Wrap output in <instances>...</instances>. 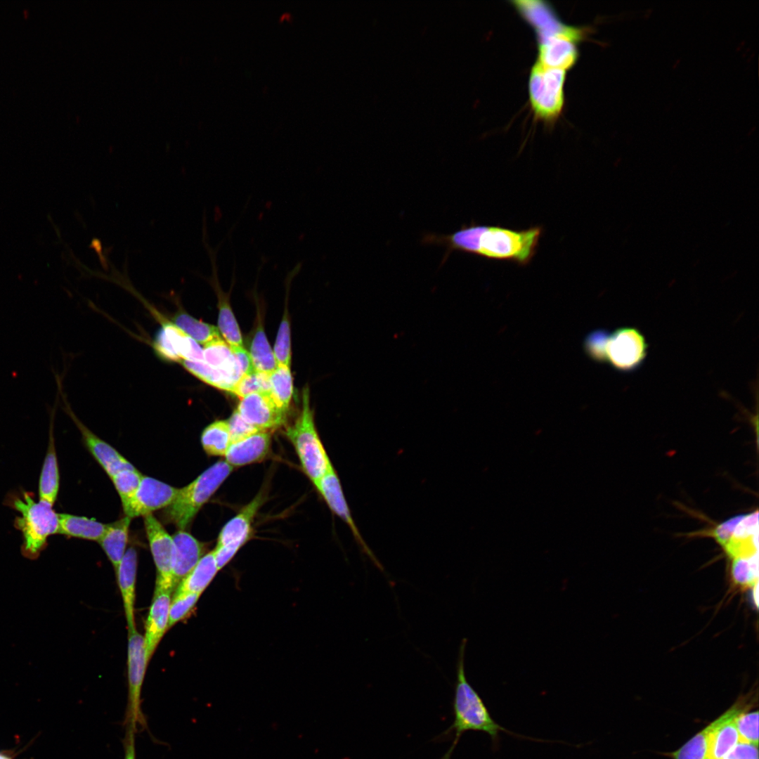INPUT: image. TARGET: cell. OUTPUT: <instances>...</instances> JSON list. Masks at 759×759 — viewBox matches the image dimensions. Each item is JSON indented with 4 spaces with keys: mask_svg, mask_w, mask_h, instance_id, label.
<instances>
[{
    "mask_svg": "<svg viewBox=\"0 0 759 759\" xmlns=\"http://www.w3.org/2000/svg\"><path fill=\"white\" fill-rule=\"evenodd\" d=\"M467 642V639L462 640L458 651L457 679L453 701L454 720L439 737L443 740L453 737L454 739L448 751L441 759L450 758L460 737L467 731L486 732L494 744L498 743L500 732L512 734L494 720L482 699L466 677L465 654Z\"/></svg>",
    "mask_w": 759,
    "mask_h": 759,
    "instance_id": "cell-1",
    "label": "cell"
},
{
    "mask_svg": "<svg viewBox=\"0 0 759 759\" xmlns=\"http://www.w3.org/2000/svg\"><path fill=\"white\" fill-rule=\"evenodd\" d=\"M6 504L20 513L14 525L22 534V554L32 559L37 558L46 546L48 538L59 533L58 514L53 505L35 501L27 491L8 495Z\"/></svg>",
    "mask_w": 759,
    "mask_h": 759,
    "instance_id": "cell-2",
    "label": "cell"
},
{
    "mask_svg": "<svg viewBox=\"0 0 759 759\" xmlns=\"http://www.w3.org/2000/svg\"><path fill=\"white\" fill-rule=\"evenodd\" d=\"M233 469V467L225 460H219L205 469L191 483L179 488L172 503L164 509V521L174 524L180 530H185Z\"/></svg>",
    "mask_w": 759,
    "mask_h": 759,
    "instance_id": "cell-3",
    "label": "cell"
},
{
    "mask_svg": "<svg viewBox=\"0 0 759 759\" xmlns=\"http://www.w3.org/2000/svg\"><path fill=\"white\" fill-rule=\"evenodd\" d=\"M542 233L541 226L513 230L484 225L479 238L476 255L488 259L505 260L521 266L527 265L536 254Z\"/></svg>",
    "mask_w": 759,
    "mask_h": 759,
    "instance_id": "cell-4",
    "label": "cell"
},
{
    "mask_svg": "<svg viewBox=\"0 0 759 759\" xmlns=\"http://www.w3.org/2000/svg\"><path fill=\"white\" fill-rule=\"evenodd\" d=\"M285 434L294 448L304 473L313 484L333 467L315 427L307 387L303 390L300 414L286 429Z\"/></svg>",
    "mask_w": 759,
    "mask_h": 759,
    "instance_id": "cell-5",
    "label": "cell"
},
{
    "mask_svg": "<svg viewBox=\"0 0 759 759\" xmlns=\"http://www.w3.org/2000/svg\"><path fill=\"white\" fill-rule=\"evenodd\" d=\"M566 71L536 62L529 77V98L536 115L545 120L556 118L564 105Z\"/></svg>",
    "mask_w": 759,
    "mask_h": 759,
    "instance_id": "cell-6",
    "label": "cell"
},
{
    "mask_svg": "<svg viewBox=\"0 0 759 759\" xmlns=\"http://www.w3.org/2000/svg\"><path fill=\"white\" fill-rule=\"evenodd\" d=\"M264 501V495L260 492L221 530L213 550L219 570L223 568L249 540L254 519Z\"/></svg>",
    "mask_w": 759,
    "mask_h": 759,
    "instance_id": "cell-7",
    "label": "cell"
},
{
    "mask_svg": "<svg viewBox=\"0 0 759 759\" xmlns=\"http://www.w3.org/2000/svg\"><path fill=\"white\" fill-rule=\"evenodd\" d=\"M647 349L646 339L639 330L620 327L608 335L605 361L619 371H633L642 364Z\"/></svg>",
    "mask_w": 759,
    "mask_h": 759,
    "instance_id": "cell-8",
    "label": "cell"
},
{
    "mask_svg": "<svg viewBox=\"0 0 759 759\" xmlns=\"http://www.w3.org/2000/svg\"><path fill=\"white\" fill-rule=\"evenodd\" d=\"M146 536L157 570L155 591L174 589L173 580L174 542L172 536L153 514L143 517Z\"/></svg>",
    "mask_w": 759,
    "mask_h": 759,
    "instance_id": "cell-9",
    "label": "cell"
},
{
    "mask_svg": "<svg viewBox=\"0 0 759 759\" xmlns=\"http://www.w3.org/2000/svg\"><path fill=\"white\" fill-rule=\"evenodd\" d=\"M144 637L136 629L129 632L127 666L129 682L127 727L136 730L138 723L144 722L141 709V689L146 666Z\"/></svg>",
    "mask_w": 759,
    "mask_h": 759,
    "instance_id": "cell-10",
    "label": "cell"
},
{
    "mask_svg": "<svg viewBox=\"0 0 759 759\" xmlns=\"http://www.w3.org/2000/svg\"><path fill=\"white\" fill-rule=\"evenodd\" d=\"M179 491L155 478L143 476L134 495L122 505L124 514L131 519L165 509L174 500Z\"/></svg>",
    "mask_w": 759,
    "mask_h": 759,
    "instance_id": "cell-11",
    "label": "cell"
},
{
    "mask_svg": "<svg viewBox=\"0 0 759 759\" xmlns=\"http://www.w3.org/2000/svg\"><path fill=\"white\" fill-rule=\"evenodd\" d=\"M153 348L157 355L164 361H204L203 349L198 343L170 322L163 323L158 330Z\"/></svg>",
    "mask_w": 759,
    "mask_h": 759,
    "instance_id": "cell-12",
    "label": "cell"
},
{
    "mask_svg": "<svg viewBox=\"0 0 759 759\" xmlns=\"http://www.w3.org/2000/svg\"><path fill=\"white\" fill-rule=\"evenodd\" d=\"M313 484L332 512L349 526L361 550L368 555L378 569L383 571L382 566L366 545L353 520L339 479L334 467H332L325 475Z\"/></svg>",
    "mask_w": 759,
    "mask_h": 759,
    "instance_id": "cell-13",
    "label": "cell"
},
{
    "mask_svg": "<svg viewBox=\"0 0 759 759\" xmlns=\"http://www.w3.org/2000/svg\"><path fill=\"white\" fill-rule=\"evenodd\" d=\"M236 410L247 422L261 431L279 427L287 416L270 391L253 393L240 398Z\"/></svg>",
    "mask_w": 759,
    "mask_h": 759,
    "instance_id": "cell-14",
    "label": "cell"
},
{
    "mask_svg": "<svg viewBox=\"0 0 759 759\" xmlns=\"http://www.w3.org/2000/svg\"><path fill=\"white\" fill-rule=\"evenodd\" d=\"M513 3L521 15L533 26L539 41L559 35L582 38L583 32L580 29L562 23L546 3L540 1H515Z\"/></svg>",
    "mask_w": 759,
    "mask_h": 759,
    "instance_id": "cell-15",
    "label": "cell"
},
{
    "mask_svg": "<svg viewBox=\"0 0 759 759\" xmlns=\"http://www.w3.org/2000/svg\"><path fill=\"white\" fill-rule=\"evenodd\" d=\"M64 399L65 411L70 415L81 432L88 450L104 469L110 478L120 470L133 468L134 466L109 443L98 437L84 426L72 412L66 398Z\"/></svg>",
    "mask_w": 759,
    "mask_h": 759,
    "instance_id": "cell-16",
    "label": "cell"
},
{
    "mask_svg": "<svg viewBox=\"0 0 759 759\" xmlns=\"http://www.w3.org/2000/svg\"><path fill=\"white\" fill-rule=\"evenodd\" d=\"M171 592L155 591L147 621L144 637L148 661L153 655L161 639L169 629Z\"/></svg>",
    "mask_w": 759,
    "mask_h": 759,
    "instance_id": "cell-17",
    "label": "cell"
},
{
    "mask_svg": "<svg viewBox=\"0 0 759 759\" xmlns=\"http://www.w3.org/2000/svg\"><path fill=\"white\" fill-rule=\"evenodd\" d=\"M172 538L173 580L174 587H177L205 554V545L186 530L179 529Z\"/></svg>",
    "mask_w": 759,
    "mask_h": 759,
    "instance_id": "cell-18",
    "label": "cell"
},
{
    "mask_svg": "<svg viewBox=\"0 0 759 759\" xmlns=\"http://www.w3.org/2000/svg\"><path fill=\"white\" fill-rule=\"evenodd\" d=\"M576 37L559 35L539 41L538 62L544 66L566 70L576 62L578 52Z\"/></svg>",
    "mask_w": 759,
    "mask_h": 759,
    "instance_id": "cell-19",
    "label": "cell"
},
{
    "mask_svg": "<svg viewBox=\"0 0 759 759\" xmlns=\"http://www.w3.org/2000/svg\"><path fill=\"white\" fill-rule=\"evenodd\" d=\"M137 564V552L131 547L126 550L116 570L129 632L136 629L135 603Z\"/></svg>",
    "mask_w": 759,
    "mask_h": 759,
    "instance_id": "cell-20",
    "label": "cell"
},
{
    "mask_svg": "<svg viewBox=\"0 0 759 759\" xmlns=\"http://www.w3.org/2000/svg\"><path fill=\"white\" fill-rule=\"evenodd\" d=\"M271 434L259 431L240 441L231 443L225 461L231 467H240L260 462L268 454Z\"/></svg>",
    "mask_w": 759,
    "mask_h": 759,
    "instance_id": "cell-21",
    "label": "cell"
},
{
    "mask_svg": "<svg viewBox=\"0 0 759 759\" xmlns=\"http://www.w3.org/2000/svg\"><path fill=\"white\" fill-rule=\"evenodd\" d=\"M56 403L51 410L49 439L39 482V500L53 505L60 485V474L53 436V419Z\"/></svg>",
    "mask_w": 759,
    "mask_h": 759,
    "instance_id": "cell-22",
    "label": "cell"
},
{
    "mask_svg": "<svg viewBox=\"0 0 759 759\" xmlns=\"http://www.w3.org/2000/svg\"><path fill=\"white\" fill-rule=\"evenodd\" d=\"M131 519L125 516L108 524L105 533L98 541L115 571L126 551Z\"/></svg>",
    "mask_w": 759,
    "mask_h": 759,
    "instance_id": "cell-23",
    "label": "cell"
},
{
    "mask_svg": "<svg viewBox=\"0 0 759 759\" xmlns=\"http://www.w3.org/2000/svg\"><path fill=\"white\" fill-rule=\"evenodd\" d=\"M213 550L202 556L192 571L179 583L175 592L201 595L219 571Z\"/></svg>",
    "mask_w": 759,
    "mask_h": 759,
    "instance_id": "cell-24",
    "label": "cell"
},
{
    "mask_svg": "<svg viewBox=\"0 0 759 759\" xmlns=\"http://www.w3.org/2000/svg\"><path fill=\"white\" fill-rule=\"evenodd\" d=\"M59 533L69 537L99 541L108 524L86 517L58 514Z\"/></svg>",
    "mask_w": 759,
    "mask_h": 759,
    "instance_id": "cell-25",
    "label": "cell"
},
{
    "mask_svg": "<svg viewBox=\"0 0 759 759\" xmlns=\"http://www.w3.org/2000/svg\"><path fill=\"white\" fill-rule=\"evenodd\" d=\"M203 354L211 367L226 371L238 381L244 375L230 346L221 338L205 344Z\"/></svg>",
    "mask_w": 759,
    "mask_h": 759,
    "instance_id": "cell-26",
    "label": "cell"
},
{
    "mask_svg": "<svg viewBox=\"0 0 759 759\" xmlns=\"http://www.w3.org/2000/svg\"><path fill=\"white\" fill-rule=\"evenodd\" d=\"M183 368L202 382L217 389L232 393L238 380L225 370L211 367L205 361L183 360Z\"/></svg>",
    "mask_w": 759,
    "mask_h": 759,
    "instance_id": "cell-27",
    "label": "cell"
},
{
    "mask_svg": "<svg viewBox=\"0 0 759 759\" xmlns=\"http://www.w3.org/2000/svg\"><path fill=\"white\" fill-rule=\"evenodd\" d=\"M200 440L207 455L225 456L231 443L228 421L217 420L209 424L202 431Z\"/></svg>",
    "mask_w": 759,
    "mask_h": 759,
    "instance_id": "cell-28",
    "label": "cell"
},
{
    "mask_svg": "<svg viewBox=\"0 0 759 759\" xmlns=\"http://www.w3.org/2000/svg\"><path fill=\"white\" fill-rule=\"evenodd\" d=\"M172 323L203 345L221 338L216 327L199 320L185 312L177 313L172 319Z\"/></svg>",
    "mask_w": 759,
    "mask_h": 759,
    "instance_id": "cell-29",
    "label": "cell"
},
{
    "mask_svg": "<svg viewBox=\"0 0 759 759\" xmlns=\"http://www.w3.org/2000/svg\"><path fill=\"white\" fill-rule=\"evenodd\" d=\"M256 372L270 375L278 364L261 325L256 331L249 352Z\"/></svg>",
    "mask_w": 759,
    "mask_h": 759,
    "instance_id": "cell-30",
    "label": "cell"
},
{
    "mask_svg": "<svg viewBox=\"0 0 759 759\" xmlns=\"http://www.w3.org/2000/svg\"><path fill=\"white\" fill-rule=\"evenodd\" d=\"M713 729L712 722L677 750L670 753L673 759H708L709 744Z\"/></svg>",
    "mask_w": 759,
    "mask_h": 759,
    "instance_id": "cell-31",
    "label": "cell"
},
{
    "mask_svg": "<svg viewBox=\"0 0 759 759\" xmlns=\"http://www.w3.org/2000/svg\"><path fill=\"white\" fill-rule=\"evenodd\" d=\"M270 392L277 404L287 412L293 393L290 368L280 365L269 375Z\"/></svg>",
    "mask_w": 759,
    "mask_h": 759,
    "instance_id": "cell-32",
    "label": "cell"
},
{
    "mask_svg": "<svg viewBox=\"0 0 759 759\" xmlns=\"http://www.w3.org/2000/svg\"><path fill=\"white\" fill-rule=\"evenodd\" d=\"M731 559L732 576L737 584L753 587L758 583V552Z\"/></svg>",
    "mask_w": 759,
    "mask_h": 759,
    "instance_id": "cell-33",
    "label": "cell"
},
{
    "mask_svg": "<svg viewBox=\"0 0 759 759\" xmlns=\"http://www.w3.org/2000/svg\"><path fill=\"white\" fill-rule=\"evenodd\" d=\"M142 477L143 475L135 467L120 470L110 477L122 505L134 495Z\"/></svg>",
    "mask_w": 759,
    "mask_h": 759,
    "instance_id": "cell-34",
    "label": "cell"
},
{
    "mask_svg": "<svg viewBox=\"0 0 759 759\" xmlns=\"http://www.w3.org/2000/svg\"><path fill=\"white\" fill-rule=\"evenodd\" d=\"M200 595L191 592H175L171 600L169 628L190 614Z\"/></svg>",
    "mask_w": 759,
    "mask_h": 759,
    "instance_id": "cell-35",
    "label": "cell"
},
{
    "mask_svg": "<svg viewBox=\"0 0 759 759\" xmlns=\"http://www.w3.org/2000/svg\"><path fill=\"white\" fill-rule=\"evenodd\" d=\"M739 741L758 745V711H744L734 718Z\"/></svg>",
    "mask_w": 759,
    "mask_h": 759,
    "instance_id": "cell-36",
    "label": "cell"
},
{
    "mask_svg": "<svg viewBox=\"0 0 759 759\" xmlns=\"http://www.w3.org/2000/svg\"><path fill=\"white\" fill-rule=\"evenodd\" d=\"M269 375L259 372L244 375L235 384L232 393L242 398L250 394L270 391Z\"/></svg>",
    "mask_w": 759,
    "mask_h": 759,
    "instance_id": "cell-37",
    "label": "cell"
},
{
    "mask_svg": "<svg viewBox=\"0 0 759 759\" xmlns=\"http://www.w3.org/2000/svg\"><path fill=\"white\" fill-rule=\"evenodd\" d=\"M290 326L288 316L284 314L278 331L273 351L278 366L283 365L290 368L291 340Z\"/></svg>",
    "mask_w": 759,
    "mask_h": 759,
    "instance_id": "cell-38",
    "label": "cell"
},
{
    "mask_svg": "<svg viewBox=\"0 0 759 759\" xmlns=\"http://www.w3.org/2000/svg\"><path fill=\"white\" fill-rule=\"evenodd\" d=\"M742 516L743 514H739L731 517L716 524L713 528L699 534L712 537L722 547L729 540Z\"/></svg>",
    "mask_w": 759,
    "mask_h": 759,
    "instance_id": "cell-39",
    "label": "cell"
},
{
    "mask_svg": "<svg viewBox=\"0 0 759 759\" xmlns=\"http://www.w3.org/2000/svg\"><path fill=\"white\" fill-rule=\"evenodd\" d=\"M609 334L603 330L590 333L585 342V347L591 358L598 361H605V348Z\"/></svg>",
    "mask_w": 759,
    "mask_h": 759,
    "instance_id": "cell-40",
    "label": "cell"
},
{
    "mask_svg": "<svg viewBox=\"0 0 759 759\" xmlns=\"http://www.w3.org/2000/svg\"><path fill=\"white\" fill-rule=\"evenodd\" d=\"M227 421L229 426L231 443L240 441L261 431L247 422L236 410Z\"/></svg>",
    "mask_w": 759,
    "mask_h": 759,
    "instance_id": "cell-41",
    "label": "cell"
},
{
    "mask_svg": "<svg viewBox=\"0 0 759 759\" xmlns=\"http://www.w3.org/2000/svg\"><path fill=\"white\" fill-rule=\"evenodd\" d=\"M723 759H758V747L739 742Z\"/></svg>",
    "mask_w": 759,
    "mask_h": 759,
    "instance_id": "cell-42",
    "label": "cell"
},
{
    "mask_svg": "<svg viewBox=\"0 0 759 759\" xmlns=\"http://www.w3.org/2000/svg\"><path fill=\"white\" fill-rule=\"evenodd\" d=\"M243 375L255 372L249 353L243 347H231Z\"/></svg>",
    "mask_w": 759,
    "mask_h": 759,
    "instance_id": "cell-43",
    "label": "cell"
},
{
    "mask_svg": "<svg viewBox=\"0 0 759 759\" xmlns=\"http://www.w3.org/2000/svg\"><path fill=\"white\" fill-rule=\"evenodd\" d=\"M134 732V729L127 727L124 740V759H136Z\"/></svg>",
    "mask_w": 759,
    "mask_h": 759,
    "instance_id": "cell-44",
    "label": "cell"
},
{
    "mask_svg": "<svg viewBox=\"0 0 759 759\" xmlns=\"http://www.w3.org/2000/svg\"><path fill=\"white\" fill-rule=\"evenodd\" d=\"M753 598L755 606L758 604V583H755L753 587Z\"/></svg>",
    "mask_w": 759,
    "mask_h": 759,
    "instance_id": "cell-45",
    "label": "cell"
},
{
    "mask_svg": "<svg viewBox=\"0 0 759 759\" xmlns=\"http://www.w3.org/2000/svg\"><path fill=\"white\" fill-rule=\"evenodd\" d=\"M0 759H10L7 756L0 753Z\"/></svg>",
    "mask_w": 759,
    "mask_h": 759,
    "instance_id": "cell-46",
    "label": "cell"
}]
</instances>
